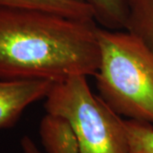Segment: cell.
<instances>
[{
    "label": "cell",
    "mask_w": 153,
    "mask_h": 153,
    "mask_svg": "<svg viewBox=\"0 0 153 153\" xmlns=\"http://www.w3.org/2000/svg\"><path fill=\"white\" fill-rule=\"evenodd\" d=\"M39 136L47 153H80L76 133L62 116L44 115L39 124Z\"/></svg>",
    "instance_id": "5b68a950"
},
{
    "label": "cell",
    "mask_w": 153,
    "mask_h": 153,
    "mask_svg": "<svg viewBox=\"0 0 153 153\" xmlns=\"http://www.w3.org/2000/svg\"><path fill=\"white\" fill-rule=\"evenodd\" d=\"M125 30L142 40L153 52V0H128Z\"/></svg>",
    "instance_id": "ba28073f"
},
{
    "label": "cell",
    "mask_w": 153,
    "mask_h": 153,
    "mask_svg": "<svg viewBox=\"0 0 153 153\" xmlns=\"http://www.w3.org/2000/svg\"><path fill=\"white\" fill-rule=\"evenodd\" d=\"M85 76L54 82L46 112L64 117L77 137L80 153H128L124 120L91 91Z\"/></svg>",
    "instance_id": "3957f363"
},
{
    "label": "cell",
    "mask_w": 153,
    "mask_h": 153,
    "mask_svg": "<svg viewBox=\"0 0 153 153\" xmlns=\"http://www.w3.org/2000/svg\"><path fill=\"white\" fill-rule=\"evenodd\" d=\"M91 8L96 23L110 30H125L128 0H76Z\"/></svg>",
    "instance_id": "52a82bcc"
},
{
    "label": "cell",
    "mask_w": 153,
    "mask_h": 153,
    "mask_svg": "<svg viewBox=\"0 0 153 153\" xmlns=\"http://www.w3.org/2000/svg\"><path fill=\"white\" fill-rule=\"evenodd\" d=\"M0 7L38 10L77 20L94 21L91 8L76 0H0Z\"/></svg>",
    "instance_id": "8992f818"
},
{
    "label": "cell",
    "mask_w": 153,
    "mask_h": 153,
    "mask_svg": "<svg viewBox=\"0 0 153 153\" xmlns=\"http://www.w3.org/2000/svg\"><path fill=\"white\" fill-rule=\"evenodd\" d=\"M99 96L128 119L153 125V52L127 30L97 27Z\"/></svg>",
    "instance_id": "7a4b0ae2"
},
{
    "label": "cell",
    "mask_w": 153,
    "mask_h": 153,
    "mask_svg": "<svg viewBox=\"0 0 153 153\" xmlns=\"http://www.w3.org/2000/svg\"><path fill=\"white\" fill-rule=\"evenodd\" d=\"M128 153H153V125L141 121L124 120Z\"/></svg>",
    "instance_id": "9c48e42d"
},
{
    "label": "cell",
    "mask_w": 153,
    "mask_h": 153,
    "mask_svg": "<svg viewBox=\"0 0 153 153\" xmlns=\"http://www.w3.org/2000/svg\"><path fill=\"white\" fill-rule=\"evenodd\" d=\"M94 21L0 7V80L61 82L94 76L100 49Z\"/></svg>",
    "instance_id": "6da1fadb"
},
{
    "label": "cell",
    "mask_w": 153,
    "mask_h": 153,
    "mask_svg": "<svg viewBox=\"0 0 153 153\" xmlns=\"http://www.w3.org/2000/svg\"><path fill=\"white\" fill-rule=\"evenodd\" d=\"M22 153H41L33 140L27 135L22 137L21 140Z\"/></svg>",
    "instance_id": "30bf717a"
},
{
    "label": "cell",
    "mask_w": 153,
    "mask_h": 153,
    "mask_svg": "<svg viewBox=\"0 0 153 153\" xmlns=\"http://www.w3.org/2000/svg\"><path fill=\"white\" fill-rule=\"evenodd\" d=\"M53 84L49 80H0V129L15 125L26 108L47 96Z\"/></svg>",
    "instance_id": "277c9868"
}]
</instances>
